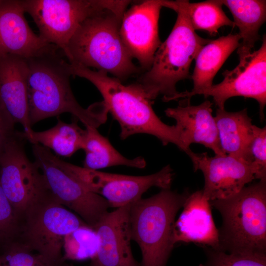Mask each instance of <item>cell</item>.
Instances as JSON below:
<instances>
[{
    "instance_id": "1",
    "label": "cell",
    "mask_w": 266,
    "mask_h": 266,
    "mask_svg": "<svg viewBox=\"0 0 266 266\" xmlns=\"http://www.w3.org/2000/svg\"><path fill=\"white\" fill-rule=\"evenodd\" d=\"M65 58L62 51L52 45L43 53L26 59L31 125L69 113L86 127L97 129L106 121L108 110L102 101L87 108L79 104L70 87L69 63Z\"/></svg>"
},
{
    "instance_id": "2",
    "label": "cell",
    "mask_w": 266,
    "mask_h": 266,
    "mask_svg": "<svg viewBox=\"0 0 266 266\" xmlns=\"http://www.w3.org/2000/svg\"><path fill=\"white\" fill-rule=\"evenodd\" d=\"M69 66L71 75L87 79L99 90L108 111L120 126L121 139L148 134L157 137L164 145L172 143L185 152L179 128L168 125L159 118L152 108L153 101L135 83L125 85L103 71L75 64L69 63Z\"/></svg>"
},
{
    "instance_id": "3",
    "label": "cell",
    "mask_w": 266,
    "mask_h": 266,
    "mask_svg": "<svg viewBox=\"0 0 266 266\" xmlns=\"http://www.w3.org/2000/svg\"><path fill=\"white\" fill-rule=\"evenodd\" d=\"M126 9H106L86 19L64 54L67 61L109 73L121 82L138 73L140 68L133 63L120 35Z\"/></svg>"
},
{
    "instance_id": "4",
    "label": "cell",
    "mask_w": 266,
    "mask_h": 266,
    "mask_svg": "<svg viewBox=\"0 0 266 266\" xmlns=\"http://www.w3.org/2000/svg\"><path fill=\"white\" fill-rule=\"evenodd\" d=\"M171 9L177 14L171 32L156 52L151 68L135 83L152 101L159 95L163 96L164 101H170L178 93L176 84L191 79L192 62L210 40L199 36L193 28L184 0L172 1Z\"/></svg>"
},
{
    "instance_id": "5",
    "label": "cell",
    "mask_w": 266,
    "mask_h": 266,
    "mask_svg": "<svg viewBox=\"0 0 266 266\" xmlns=\"http://www.w3.org/2000/svg\"><path fill=\"white\" fill-rule=\"evenodd\" d=\"M209 202L222 218L219 250L266 254V180L245 186L229 198Z\"/></svg>"
},
{
    "instance_id": "6",
    "label": "cell",
    "mask_w": 266,
    "mask_h": 266,
    "mask_svg": "<svg viewBox=\"0 0 266 266\" xmlns=\"http://www.w3.org/2000/svg\"><path fill=\"white\" fill-rule=\"evenodd\" d=\"M190 194L161 189L157 194L131 203L132 240L139 245L140 266H166L173 248L172 228L178 211Z\"/></svg>"
},
{
    "instance_id": "7",
    "label": "cell",
    "mask_w": 266,
    "mask_h": 266,
    "mask_svg": "<svg viewBox=\"0 0 266 266\" xmlns=\"http://www.w3.org/2000/svg\"><path fill=\"white\" fill-rule=\"evenodd\" d=\"M19 221L17 243L58 261L65 260L62 251L65 236L87 225L58 202L45 187L29 201Z\"/></svg>"
},
{
    "instance_id": "8",
    "label": "cell",
    "mask_w": 266,
    "mask_h": 266,
    "mask_svg": "<svg viewBox=\"0 0 266 266\" xmlns=\"http://www.w3.org/2000/svg\"><path fill=\"white\" fill-rule=\"evenodd\" d=\"M131 1L22 0L21 3L25 13L31 16L36 25L39 37L64 54L70 39L86 19L106 9L127 8Z\"/></svg>"
},
{
    "instance_id": "9",
    "label": "cell",
    "mask_w": 266,
    "mask_h": 266,
    "mask_svg": "<svg viewBox=\"0 0 266 266\" xmlns=\"http://www.w3.org/2000/svg\"><path fill=\"white\" fill-rule=\"evenodd\" d=\"M56 164L87 190L104 198L110 207L119 208L141 198L152 187L170 189L173 169L169 165L159 171L144 176H131L104 172L80 167L53 155Z\"/></svg>"
},
{
    "instance_id": "10",
    "label": "cell",
    "mask_w": 266,
    "mask_h": 266,
    "mask_svg": "<svg viewBox=\"0 0 266 266\" xmlns=\"http://www.w3.org/2000/svg\"><path fill=\"white\" fill-rule=\"evenodd\" d=\"M33 162L41 175L43 184L61 204L72 210L94 228L110 207L101 196L85 188L71 175L58 166L49 149L33 145Z\"/></svg>"
},
{
    "instance_id": "11",
    "label": "cell",
    "mask_w": 266,
    "mask_h": 266,
    "mask_svg": "<svg viewBox=\"0 0 266 266\" xmlns=\"http://www.w3.org/2000/svg\"><path fill=\"white\" fill-rule=\"evenodd\" d=\"M224 79L219 84L212 85L196 92L205 97H212L217 108L224 109L226 101L234 97L251 98L259 105L261 120L265 117L266 104V37L257 50L239 59L238 65L232 70H226Z\"/></svg>"
},
{
    "instance_id": "12",
    "label": "cell",
    "mask_w": 266,
    "mask_h": 266,
    "mask_svg": "<svg viewBox=\"0 0 266 266\" xmlns=\"http://www.w3.org/2000/svg\"><path fill=\"white\" fill-rule=\"evenodd\" d=\"M24 140L16 131L0 150V185L18 218L44 187L37 167L26 155Z\"/></svg>"
},
{
    "instance_id": "13",
    "label": "cell",
    "mask_w": 266,
    "mask_h": 266,
    "mask_svg": "<svg viewBox=\"0 0 266 266\" xmlns=\"http://www.w3.org/2000/svg\"><path fill=\"white\" fill-rule=\"evenodd\" d=\"M166 0L140 1L124 13L120 35L128 51L137 60L141 69L148 70L154 56L162 43L158 22L161 8Z\"/></svg>"
},
{
    "instance_id": "14",
    "label": "cell",
    "mask_w": 266,
    "mask_h": 266,
    "mask_svg": "<svg viewBox=\"0 0 266 266\" xmlns=\"http://www.w3.org/2000/svg\"><path fill=\"white\" fill-rule=\"evenodd\" d=\"M188 156L194 171L200 170L203 173V194L209 201L232 197L255 179L252 164L235 157H210L206 152H193Z\"/></svg>"
},
{
    "instance_id": "15",
    "label": "cell",
    "mask_w": 266,
    "mask_h": 266,
    "mask_svg": "<svg viewBox=\"0 0 266 266\" xmlns=\"http://www.w3.org/2000/svg\"><path fill=\"white\" fill-rule=\"evenodd\" d=\"M131 205L106 212L94 227L99 246L89 266H140L134 259L131 246Z\"/></svg>"
},
{
    "instance_id": "16",
    "label": "cell",
    "mask_w": 266,
    "mask_h": 266,
    "mask_svg": "<svg viewBox=\"0 0 266 266\" xmlns=\"http://www.w3.org/2000/svg\"><path fill=\"white\" fill-rule=\"evenodd\" d=\"M25 13L21 0H0V57L11 55L28 59L53 45L33 32Z\"/></svg>"
},
{
    "instance_id": "17",
    "label": "cell",
    "mask_w": 266,
    "mask_h": 266,
    "mask_svg": "<svg viewBox=\"0 0 266 266\" xmlns=\"http://www.w3.org/2000/svg\"><path fill=\"white\" fill-rule=\"evenodd\" d=\"M26 59L15 56L0 57V106L13 122L24 129L25 139L33 130L30 122Z\"/></svg>"
},
{
    "instance_id": "18",
    "label": "cell",
    "mask_w": 266,
    "mask_h": 266,
    "mask_svg": "<svg viewBox=\"0 0 266 266\" xmlns=\"http://www.w3.org/2000/svg\"><path fill=\"white\" fill-rule=\"evenodd\" d=\"M182 213L174 222L172 241L194 242L219 250V230L215 226L211 206L202 190L190 194Z\"/></svg>"
},
{
    "instance_id": "19",
    "label": "cell",
    "mask_w": 266,
    "mask_h": 266,
    "mask_svg": "<svg viewBox=\"0 0 266 266\" xmlns=\"http://www.w3.org/2000/svg\"><path fill=\"white\" fill-rule=\"evenodd\" d=\"M212 105L210 101L206 100L199 105H191L188 102L165 111L166 116L175 120L179 128L181 141L188 156L193 152L190 148L192 143L203 145L215 155H226L220 147Z\"/></svg>"
},
{
    "instance_id": "20",
    "label": "cell",
    "mask_w": 266,
    "mask_h": 266,
    "mask_svg": "<svg viewBox=\"0 0 266 266\" xmlns=\"http://www.w3.org/2000/svg\"><path fill=\"white\" fill-rule=\"evenodd\" d=\"M240 39L238 33H230L210 40L203 45L195 58V66L191 75L193 89L178 92L170 100L185 98L189 102L196 92L212 86L215 75L230 55L238 48Z\"/></svg>"
},
{
    "instance_id": "21",
    "label": "cell",
    "mask_w": 266,
    "mask_h": 266,
    "mask_svg": "<svg viewBox=\"0 0 266 266\" xmlns=\"http://www.w3.org/2000/svg\"><path fill=\"white\" fill-rule=\"evenodd\" d=\"M214 118L223 153L252 164L250 146L254 125L247 108L233 112L217 108Z\"/></svg>"
},
{
    "instance_id": "22",
    "label": "cell",
    "mask_w": 266,
    "mask_h": 266,
    "mask_svg": "<svg viewBox=\"0 0 266 266\" xmlns=\"http://www.w3.org/2000/svg\"><path fill=\"white\" fill-rule=\"evenodd\" d=\"M223 5L231 11L234 24L242 42L237 48L239 59L254 50L255 43L260 39L259 31L266 19V1L264 0H223Z\"/></svg>"
},
{
    "instance_id": "23",
    "label": "cell",
    "mask_w": 266,
    "mask_h": 266,
    "mask_svg": "<svg viewBox=\"0 0 266 266\" xmlns=\"http://www.w3.org/2000/svg\"><path fill=\"white\" fill-rule=\"evenodd\" d=\"M82 149L85 152L83 167L90 169L98 170L115 166L143 168L146 165L141 156L129 159L122 155L97 129L90 127H86Z\"/></svg>"
},
{
    "instance_id": "24",
    "label": "cell",
    "mask_w": 266,
    "mask_h": 266,
    "mask_svg": "<svg viewBox=\"0 0 266 266\" xmlns=\"http://www.w3.org/2000/svg\"><path fill=\"white\" fill-rule=\"evenodd\" d=\"M77 121L76 119L71 123H66L58 118L54 127L41 132L33 131L25 139L33 145L39 144L52 149L61 157H70L82 149L84 144L85 130L80 128Z\"/></svg>"
},
{
    "instance_id": "25",
    "label": "cell",
    "mask_w": 266,
    "mask_h": 266,
    "mask_svg": "<svg viewBox=\"0 0 266 266\" xmlns=\"http://www.w3.org/2000/svg\"><path fill=\"white\" fill-rule=\"evenodd\" d=\"M184 4L189 21L195 31H205L211 35H214L222 27L234 26L233 21L223 11L221 0L193 3L184 0Z\"/></svg>"
},
{
    "instance_id": "26",
    "label": "cell",
    "mask_w": 266,
    "mask_h": 266,
    "mask_svg": "<svg viewBox=\"0 0 266 266\" xmlns=\"http://www.w3.org/2000/svg\"><path fill=\"white\" fill-rule=\"evenodd\" d=\"M99 246V239L95 230L87 225L81 226L66 234L64 239L63 259L83 261L94 258Z\"/></svg>"
},
{
    "instance_id": "27",
    "label": "cell",
    "mask_w": 266,
    "mask_h": 266,
    "mask_svg": "<svg viewBox=\"0 0 266 266\" xmlns=\"http://www.w3.org/2000/svg\"><path fill=\"white\" fill-rule=\"evenodd\" d=\"M206 260L199 266H266V254L228 253L202 247Z\"/></svg>"
},
{
    "instance_id": "28",
    "label": "cell",
    "mask_w": 266,
    "mask_h": 266,
    "mask_svg": "<svg viewBox=\"0 0 266 266\" xmlns=\"http://www.w3.org/2000/svg\"><path fill=\"white\" fill-rule=\"evenodd\" d=\"M19 221L0 185V254L18 241Z\"/></svg>"
},
{
    "instance_id": "29",
    "label": "cell",
    "mask_w": 266,
    "mask_h": 266,
    "mask_svg": "<svg viewBox=\"0 0 266 266\" xmlns=\"http://www.w3.org/2000/svg\"><path fill=\"white\" fill-rule=\"evenodd\" d=\"M266 127L253 125V138L250 146L252 165L255 179L266 180Z\"/></svg>"
},
{
    "instance_id": "30",
    "label": "cell",
    "mask_w": 266,
    "mask_h": 266,
    "mask_svg": "<svg viewBox=\"0 0 266 266\" xmlns=\"http://www.w3.org/2000/svg\"><path fill=\"white\" fill-rule=\"evenodd\" d=\"M15 124L0 106V150L16 133Z\"/></svg>"
},
{
    "instance_id": "31",
    "label": "cell",
    "mask_w": 266,
    "mask_h": 266,
    "mask_svg": "<svg viewBox=\"0 0 266 266\" xmlns=\"http://www.w3.org/2000/svg\"></svg>"
}]
</instances>
